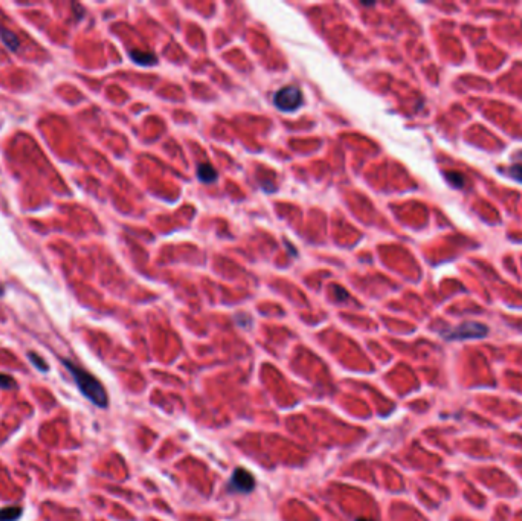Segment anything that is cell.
I'll return each mask as SVG.
<instances>
[{
	"label": "cell",
	"mask_w": 522,
	"mask_h": 521,
	"mask_svg": "<svg viewBox=\"0 0 522 521\" xmlns=\"http://www.w3.org/2000/svg\"><path fill=\"white\" fill-rule=\"evenodd\" d=\"M61 362H63V365L69 370L78 390L81 391V394L86 397V399H89L92 404L100 407V408H106L109 405L107 391L94 375L89 373L87 370L83 369V367L74 364L69 359H61Z\"/></svg>",
	"instance_id": "6da1fadb"
},
{
	"label": "cell",
	"mask_w": 522,
	"mask_h": 521,
	"mask_svg": "<svg viewBox=\"0 0 522 521\" xmlns=\"http://www.w3.org/2000/svg\"><path fill=\"white\" fill-rule=\"evenodd\" d=\"M273 104L283 112H295L304 104V95L299 87L286 86L273 95Z\"/></svg>",
	"instance_id": "7a4b0ae2"
},
{
	"label": "cell",
	"mask_w": 522,
	"mask_h": 521,
	"mask_svg": "<svg viewBox=\"0 0 522 521\" xmlns=\"http://www.w3.org/2000/svg\"><path fill=\"white\" fill-rule=\"evenodd\" d=\"M488 333V327L481 324V323H463L453 329H449L447 332L443 333L446 340H470V338H482Z\"/></svg>",
	"instance_id": "3957f363"
},
{
	"label": "cell",
	"mask_w": 522,
	"mask_h": 521,
	"mask_svg": "<svg viewBox=\"0 0 522 521\" xmlns=\"http://www.w3.org/2000/svg\"><path fill=\"white\" fill-rule=\"evenodd\" d=\"M229 489L240 494H249L255 489V477L244 468H238L229 480Z\"/></svg>",
	"instance_id": "277c9868"
},
{
	"label": "cell",
	"mask_w": 522,
	"mask_h": 521,
	"mask_svg": "<svg viewBox=\"0 0 522 521\" xmlns=\"http://www.w3.org/2000/svg\"><path fill=\"white\" fill-rule=\"evenodd\" d=\"M129 55H130V58L135 61L136 65H141V66H151V65H156V61H158V57L155 54L139 51V49L130 51Z\"/></svg>",
	"instance_id": "5b68a950"
},
{
	"label": "cell",
	"mask_w": 522,
	"mask_h": 521,
	"mask_svg": "<svg viewBox=\"0 0 522 521\" xmlns=\"http://www.w3.org/2000/svg\"><path fill=\"white\" fill-rule=\"evenodd\" d=\"M0 39H2L4 45H5L8 49H11V51H17L19 46H20L19 37L13 33L11 29L5 28L4 25H0Z\"/></svg>",
	"instance_id": "8992f818"
},
{
	"label": "cell",
	"mask_w": 522,
	"mask_h": 521,
	"mask_svg": "<svg viewBox=\"0 0 522 521\" xmlns=\"http://www.w3.org/2000/svg\"><path fill=\"white\" fill-rule=\"evenodd\" d=\"M197 177L203 182V183H212L216 182L219 174L216 171V168H214L212 165L209 164H200L197 167Z\"/></svg>",
	"instance_id": "52a82bcc"
},
{
	"label": "cell",
	"mask_w": 522,
	"mask_h": 521,
	"mask_svg": "<svg viewBox=\"0 0 522 521\" xmlns=\"http://www.w3.org/2000/svg\"><path fill=\"white\" fill-rule=\"evenodd\" d=\"M23 513V509L19 506H7L0 509V521H17Z\"/></svg>",
	"instance_id": "ba28073f"
},
{
	"label": "cell",
	"mask_w": 522,
	"mask_h": 521,
	"mask_svg": "<svg viewBox=\"0 0 522 521\" xmlns=\"http://www.w3.org/2000/svg\"><path fill=\"white\" fill-rule=\"evenodd\" d=\"M28 358L31 359V362H33L34 365H36V369L39 370V372H48L49 370V365L46 364V361L40 356V355H37V353H34V352H29L28 353Z\"/></svg>",
	"instance_id": "9c48e42d"
},
{
	"label": "cell",
	"mask_w": 522,
	"mask_h": 521,
	"mask_svg": "<svg viewBox=\"0 0 522 521\" xmlns=\"http://www.w3.org/2000/svg\"><path fill=\"white\" fill-rule=\"evenodd\" d=\"M444 176H446V179L449 180V183H450L452 187H455V188L464 187V176H463L461 173L450 171V173H446Z\"/></svg>",
	"instance_id": "30bf717a"
},
{
	"label": "cell",
	"mask_w": 522,
	"mask_h": 521,
	"mask_svg": "<svg viewBox=\"0 0 522 521\" xmlns=\"http://www.w3.org/2000/svg\"><path fill=\"white\" fill-rule=\"evenodd\" d=\"M14 387H16V381L11 376L0 373V388H14Z\"/></svg>",
	"instance_id": "8fae6325"
},
{
	"label": "cell",
	"mask_w": 522,
	"mask_h": 521,
	"mask_svg": "<svg viewBox=\"0 0 522 521\" xmlns=\"http://www.w3.org/2000/svg\"><path fill=\"white\" fill-rule=\"evenodd\" d=\"M510 176H511L514 180H517V182L522 183V164L513 165V167L510 168Z\"/></svg>",
	"instance_id": "7c38bea8"
},
{
	"label": "cell",
	"mask_w": 522,
	"mask_h": 521,
	"mask_svg": "<svg viewBox=\"0 0 522 521\" xmlns=\"http://www.w3.org/2000/svg\"><path fill=\"white\" fill-rule=\"evenodd\" d=\"M356 521H371V519H366V518H357Z\"/></svg>",
	"instance_id": "4fadbf2b"
}]
</instances>
